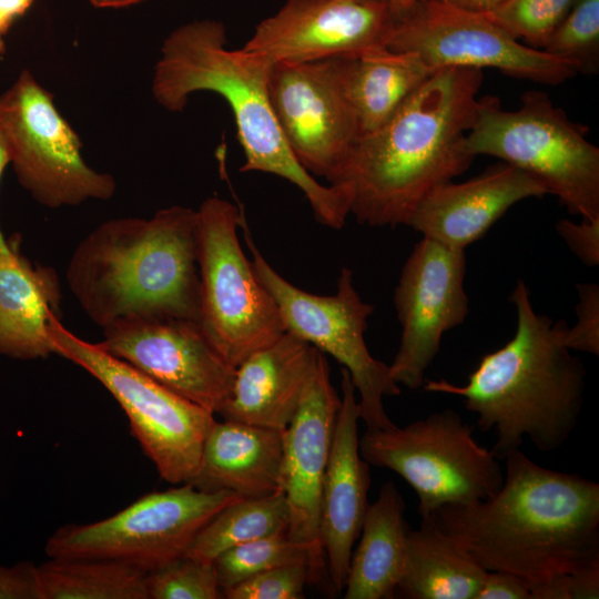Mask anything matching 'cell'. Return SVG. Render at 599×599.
Masks as SVG:
<instances>
[{
  "label": "cell",
  "mask_w": 599,
  "mask_h": 599,
  "mask_svg": "<svg viewBox=\"0 0 599 599\" xmlns=\"http://www.w3.org/2000/svg\"><path fill=\"white\" fill-rule=\"evenodd\" d=\"M498 491L429 517L486 571H507L530 588L599 565V484L536 464L520 449L505 459Z\"/></svg>",
  "instance_id": "1"
},
{
  "label": "cell",
  "mask_w": 599,
  "mask_h": 599,
  "mask_svg": "<svg viewBox=\"0 0 599 599\" xmlns=\"http://www.w3.org/2000/svg\"><path fill=\"white\" fill-rule=\"evenodd\" d=\"M483 70L443 68L379 128L363 134L337 180L351 189V214L370 226L406 225L436 186L464 173Z\"/></svg>",
  "instance_id": "2"
},
{
  "label": "cell",
  "mask_w": 599,
  "mask_h": 599,
  "mask_svg": "<svg viewBox=\"0 0 599 599\" xmlns=\"http://www.w3.org/2000/svg\"><path fill=\"white\" fill-rule=\"evenodd\" d=\"M509 300L517 313L509 342L486 354L465 385L445 379L423 385L426 392L460 397L477 426L494 432L490 450L499 460L524 438L542 453L561 447L577 427L587 375L562 343L567 324L536 313L525 282L517 281Z\"/></svg>",
  "instance_id": "3"
},
{
  "label": "cell",
  "mask_w": 599,
  "mask_h": 599,
  "mask_svg": "<svg viewBox=\"0 0 599 599\" xmlns=\"http://www.w3.org/2000/svg\"><path fill=\"white\" fill-rule=\"evenodd\" d=\"M274 62L246 50L226 48L220 21L183 24L163 41L152 80L155 101L170 112L182 111L199 91L221 95L232 110L245 162L242 172L277 175L297 186L321 224L339 230L351 214V191L322 184L297 161L278 125L268 94Z\"/></svg>",
  "instance_id": "4"
},
{
  "label": "cell",
  "mask_w": 599,
  "mask_h": 599,
  "mask_svg": "<svg viewBox=\"0 0 599 599\" xmlns=\"http://www.w3.org/2000/svg\"><path fill=\"white\" fill-rule=\"evenodd\" d=\"M196 225V210L180 205L103 222L69 260L72 295L102 328L131 317L199 321Z\"/></svg>",
  "instance_id": "5"
},
{
  "label": "cell",
  "mask_w": 599,
  "mask_h": 599,
  "mask_svg": "<svg viewBox=\"0 0 599 599\" xmlns=\"http://www.w3.org/2000/svg\"><path fill=\"white\" fill-rule=\"evenodd\" d=\"M587 128L569 119L542 91H527L516 110H504L497 97L485 95L466 146L495 156L539 180L569 213L599 217V149Z\"/></svg>",
  "instance_id": "6"
},
{
  "label": "cell",
  "mask_w": 599,
  "mask_h": 599,
  "mask_svg": "<svg viewBox=\"0 0 599 599\" xmlns=\"http://www.w3.org/2000/svg\"><path fill=\"white\" fill-rule=\"evenodd\" d=\"M199 323L232 366L286 332L280 308L241 246L242 210L211 196L196 210Z\"/></svg>",
  "instance_id": "7"
},
{
  "label": "cell",
  "mask_w": 599,
  "mask_h": 599,
  "mask_svg": "<svg viewBox=\"0 0 599 599\" xmlns=\"http://www.w3.org/2000/svg\"><path fill=\"white\" fill-rule=\"evenodd\" d=\"M474 430L446 408L404 427L367 429L359 454L370 466L398 474L416 493L426 519L446 505L488 499L501 487L500 460L476 441Z\"/></svg>",
  "instance_id": "8"
},
{
  "label": "cell",
  "mask_w": 599,
  "mask_h": 599,
  "mask_svg": "<svg viewBox=\"0 0 599 599\" xmlns=\"http://www.w3.org/2000/svg\"><path fill=\"white\" fill-rule=\"evenodd\" d=\"M54 354L78 365L99 380L122 407L132 435L172 485L195 476L214 414L177 395L128 363L89 343L52 318Z\"/></svg>",
  "instance_id": "9"
},
{
  "label": "cell",
  "mask_w": 599,
  "mask_h": 599,
  "mask_svg": "<svg viewBox=\"0 0 599 599\" xmlns=\"http://www.w3.org/2000/svg\"><path fill=\"white\" fill-rule=\"evenodd\" d=\"M242 229L253 267L274 297L286 331L331 355L349 373L359 396L361 419L367 429L394 426L383 399L399 395L400 386L392 378L389 366L373 357L367 348L365 331L374 307L359 296L353 272L342 268L335 294H312L285 280L270 265L255 246L245 219Z\"/></svg>",
  "instance_id": "10"
},
{
  "label": "cell",
  "mask_w": 599,
  "mask_h": 599,
  "mask_svg": "<svg viewBox=\"0 0 599 599\" xmlns=\"http://www.w3.org/2000/svg\"><path fill=\"white\" fill-rule=\"evenodd\" d=\"M238 499L191 484L151 491L105 519L60 527L44 551L49 558L113 559L151 572L186 555L203 526Z\"/></svg>",
  "instance_id": "11"
},
{
  "label": "cell",
  "mask_w": 599,
  "mask_h": 599,
  "mask_svg": "<svg viewBox=\"0 0 599 599\" xmlns=\"http://www.w3.org/2000/svg\"><path fill=\"white\" fill-rule=\"evenodd\" d=\"M0 128L19 184L41 205L57 209L113 196V176L87 164L79 135L28 70L0 95Z\"/></svg>",
  "instance_id": "12"
},
{
  "label": "cell",
  "mask_w": 599,
  "mask_h": 599,
  "mask_svg": "<svg viewBox=\"0 0 599 599\" xmlns=\"http://www.w3.org/2000/svg\"><path fill=\"white\" fill-rule=\"evenodd\" d=\"M388 49L416 53L430 69H497L506 75L559 85L576 68L520 42L481 13L441 0H420L394 20Z\"/></svg>",
  "instance_id": "13"
},
{
  "label": "cell",
  "mask_w": 599,
  "mask_h": 599,
  "mask_svg": "<svg viewBox=\"0 0 599 599\" xmlns=\"http://www.w3.org/2000/svg\"><path fill=\"white\" fill-rule=\"evenodd\" d=\"M268 94L278 125L297 161L313 176L334 183L361 136L346 98L341 57L275 62Z\"/></svg>",
  "instance_id": "14"
},
{
  "label": "cell",
  "mask_w": 599,
  "mask_h": 599,
  "mask_svg": "<svg viewBox=\"0 0 599 599\" xmlns=\"http://www.w3.org/2000/svg\"><path fill=\"white\" fill-rule=\"evenodd\" d=\"M465 251L423 237L407 257L394 293L402 336L389 366L392 378L409 389L423 387L443 335L469 311Z\"/></svg>",
  "instance_id": "15"
},
{
  "label": "cell",
  "mask_w": 599,
  "mask_h": 599,
  "mask_svg": "<svg viewBox=\"0 0 599 599\" xmlns=\"http://www.w3.org/2000/svg\"><path fill=\"white\" fill-rule=\"evenodd\" d=\"M102 329L99 347L214 415L230 397L236 367L219 353L199 321L131 317Z\"/></svg>",
  "instance_id": "16"
},
{
  "label": "cell",
  "mask_w": 599,
  "mask_h": 599,
  "mask_svg": "<svg viewBox=\"0 0 599 599\" xmlns=\"http://www.w3.org/2000/svg\"><path fill=\"white\" fill-rule=\"evenodd\" d=\"M394 18L386 1L287 0L243 48L272 62H308L387 48Z\"/></svg>",
  "instance_id": "17"
},
{
  "label": "cell",
  "mask_w": 599,
  "mask_h": 599,
  "mask_svg": "<svg viewBox=\"0 0 599 599\" xmlns=\"http://www.w3.org/2000/svg\"><path fill=\"white\" fill-rule=\"evenodd\" d=\"M341 402L325 354L317 349L296 413L283 430L281 490L288 508L287 536L324 560L321 495Z\"/></svg>",
  "instance_id": "18"
},
{
  "label": "cell",
  "mask_w": 599,
  "mask_h": 599,
  "mask_svg": "<svg viewBox=\"0 0 599 599\" xmlns=\"http://www.w3.org/2000/svg\"><path fill=\"white\" fill-rule=\"evenodd\" d=\"M342 402L323 480L319 540L332 589L343 592L354 545L368 508L369 464L359 454L361 409L349 373L341 370Z\"/></svg>",
  "instance_id": "19"
},
{
  "label": "cell",
  "mask_w": 599,
  "mask_h": 599,
  "mask_svg": "<svg viewBox=\"0 0 599 599\" xmlns=\"http://www.w3.org/2000/svg\"><path fill=\"white\" fill-rule=\"evenodd\" d=\"M548 194L545 185L505 162L461 183H443L417 205L406 225L449 248H465L514 204Z\"/></svg>",
  "instance_id": "20"
},
{
  "label": "cell",
  "mask_w": 599,
  "mask_h": 599,
  "mask_svg": "<svg viewBox=\"0 0 599 599\" xmlns=\"http://www.w3.org/2000/svg\"><path fill=\"white\" fill-rule=\"evenodd\" d=\"M316 348L285 332L235 368L232 392L219 415L284 430L298 407Z\"/></svg>",
  "instance_id": "21"
},
{
  "label": "cell",
  "mask_w": 599,
  "mask_h": 599,
  "mask_svg": "<svg viewBox=\"0 0 599 599\" xmlns=\"http://www.w3.org/2000/svg\"><path fill=\"white\" fill-rule=\"evenodd\" d=\"M283 430L225 420L209 430L194 478L196 489L256 498L281 490Z\"/></svg>",
  "instance_id": "22"
},
{
  "label": "cell",
  "mask_w": 599,
  "mask_h": 599,
  "mask_svg": "<svg viewBox=\"0 0 599 599\" xmlns=\"http://www.w3.org/2000/svg\"><path fill=\"white\" fill-rule=\"evenodd\" d=\"M60 301L51 267L33 264L18 248L0 256V355L30 361L54 354L49 328Z\"/></svg>",
  "instance_id": "23"
},
{
  "label": "cell",
  "mask_w": 599,
  "mask_h": 599,
  "mask_svg": "<svg viewBox=\"0 0 599 599\" xmlns=\"http://www.w3.org/2000/svg\"><path fill=\"white\" fill-rule=\"evenodd\" d=\"M406 504L393 481L368 505L359 541L352 552L345 599H392L403 570L409 525Z\"/></svg>",
  "instance_id": "24"
},
{
  "label": "cell",
  "mask_w": 599,
  "mask_h": 599,
  "mask_svg": "<svg viewBox=\"0 0 599 599\" xmlns=\"http://www.w3.org/2000/svg\"><path fill=\"white\" fill-rule=\"evenodd\" d=\"M435 71L416 53L388 48L341 57L344 91L361 135L383 125Z\"/></svg>",
  "instance_id": "25"
},
{
  "label": "cell",
  "mask_w": 599,
  "mask_h": 599,
  "mask_svg": "<svg viewBox=\"0 0 599 599\" xmlns=\"http://www.w3.org/2000/svg\"><path fill=\"white\" fill-rule=\"evenodd\" d=\"M486 570L430 518L406 537L396 595L408 599H475Z\"/></svg>",
  "instance_id": "26"
},
{
  "label": "cell",
  "mask_w": 599,
  "mask_h": 599,
  "mask_svg": "<svg viewBox=\"0 0 599 599\" xmlns=\"http://www.w3.org/2000/svg\"><path fill=\"white\" fill-rule=\"evenodd\" d=\"M35 570L41 599H148V572L119 560L50 558Z\"/></svg>",
  "instance_id": "27"
},
{
  "label": "cell",
  "mask_w": 599,
  "mask_h": 599,
  "mask_svg": "<svg viewBox=\"0 0 599 599\" xmlns=\"http://www.w3.org/2000/svg\"><path fill=\"white\" fill-rule=\"evenodd\" d=\"M288 508L282 491L238 499L220 510L197 532L186 555L213 561L241 544L287 530Z\"/></svg>",
  "instance_id": "28"
},
{
  "label": "cell",
  "mask_w": 599,
  "mask_h": 599,
  "mask_svg": "<svg viewBox=\"0 0 599 599\" xmlns=\"http://www.w3.org/2000/svg\"><path fill=\"white\" fill-rule=\"evenodd\" d=\"M221 590L262 571L294 564H307L311 583L326 571V564L305 544L291 539L286 531L257 538L232 547L214 560Z\"/></svg>",
  "instance_id": "29"
},
{
  "label": "cell",
  "mask_w": 599,
  "mask_h": 599,
  "mask_svg": "<svg viewBox=\"0 0 599 599\" xmlns=\"http://www.w3.org/2000/svg\"><path fill=\"white\" fill-rule=\"evenodd\" d=\"M542 51L570 62L577 73L596 74L599 70V0H578Z\"/></svg>",
  "instance_id": "30"
},
{
  "label": "cell",
  "mask_w": 599,
  "mask_h": 599,
  "mask_svg": "<svg viewBox=\"0 0 599 599\" xmlns=\"http://www.w3.org/2000/svg\"><path fill=\"white\" fill-rule=\"evenodd\" d=\"M578 0H505L481 13L526 45L542 50Z\"/></svg>",
  "instance_id": "31"
},
{
  "label": "cell",
  "mask_w": 599,
  "mask_h": 599,
  "mask_svg": "<svg viewBox=\"0 0 599 599\" xmlns=\"http://www.w3.org/2000/svg\"><path fill=\"white\" fill-rule=\"evenodd\" d=\"M148 599L223 598L213 561L184 555L146 573Z\"/></svg>",
  "instance_id": "32"
},
{
  "label": "cell",
  "mask_w": 599,
  "mask_h": 599,
  "mask_svg": "<svg viewBox=\"0 0 599 599\" xmlns=\"http://www.w3.org/2000/svg\"><path fill=\"white\" fill-rule=\"evenodd\" d=\"M311 582L307 564L276 567L256 573L222 591L226 599H301Z\"/></svg>",
  "instance_id": "33"
},
{
  "label": "cell",
  "mask_w": 599,
  "mask_h": 599,
  "mask_svg": "<svg viewBox=\"0 0 599 599\" xmlns=\"http://www.w3.org/2000/svg\"><path fill=\"white\" fill-rule=\"evenodd\" d=\"M578 303L577 321L566 328L562 343L570 351L599 355V286L595 282L576 285Z\"/></svg>",
  "instance_id": "34"
},
{
  "label": "cell",
  "mask_w": 599,
  "mask_h": 599,
  "mask_svg": "<svg viewBox=\"0 0 599 599\" xmlns=\"http://www.w3.org/2000/svg\"><path fill=\"white\" fill-rule=\"evenodd\" d=\"M532 599L599 598V565L572 573H564L530 588Z\"/></svg>",
  "instance_id": "35"
},
{
  "label": "cell",
  "mask_w": 599,
  "mask_h": 599,
  "mask_svg": "<svg viewBox=\"0 0 599 599\" xmlns=\"http://www.w3.org/2000/svg\"><path fill=\"white\" fill-rule=\"evenodd\" d=\"M555 229L585 266L599 265V217L582 219L579 223L562 219Z\"/></svg>",
  "instance_id": "36"
},
{
  "label": "cell",
  "mask_w": 599,
  "mask_h": 599,
  "mask_svg": "<svg viewBox=\"0 0 599 599\" xmlns=\"http://www.w3.org/2000/svg\"><path fill=\"white\" fill-rule=\"evenodd\" d=\"M33 562L0 565V599H41Z\"/></svg>",
  "instance_id": "37"
},
{
  "label": "cell",
  "mask_w": 599,
  "mask_h": 599,
  "mask_svg": "<svg viewBox=\"0 0 599 599\" xmlns=\"http://www.w3.org/2000/svg\"><path fill=\"white\" fill-rule=\"evenodd\" d=\"M475 599H532L530 585L507 571H487Z\"/></svg>",
  "instance_id": "38"
},
{
  "label": "cell",
  "mask_w": 599,
  "mask_h": 599,
  "mask_svg": "<svg viewBox=\"0 0 599 599\" xmlns=\"http://www.w3.org/2000/svg\"><path fill=\"white\" fill-rule=\"evenodd\" d=\"M35 0H0V57L6 51L4 38L12 24Z\"/></svg>",
  "instance_id": "39"
},
{
  "label": "cell",
  "mask_w": 599,
  "mask_h": 599,
  "mask_svg": "<svg viewBox=\"0 0 599 599\" xmlns=\"http://www.w3.org/2000/svg\"><path fill=\"white\" fill-rule=\"evenodd\" d=\"M10 163V151L8 141L6 139V135L3 131L0 128V177L6 169V166ZM16 245L8 243L0 230V256H8L11 255L16 251Z\"/></svg>",
  "instance_id": "40"
},
{
  "label": "cell",
  "mask_w": 599,
  "mask_h": 599,
  "mask_svg": "<svg viewBox=\"0 0 599 599\" xmlns=\"http://www.w3.org/2000/svg\"><path fill=\"white\" fill-rule=\"evenodd\" d=\"M457 8L477 12L485 13L491 11L505 0H441Z\"/></svg>",
  "instance_id": "41"
},
{
  "label": "cell",
  "mask_w": 599,
  "mask_h": 599,
  "mask_svg": "<svg viewBox=\"0 0 599 599\" xmlns=\"http://www.w3.org/2000/svg\"><path fill=\"white\" fill-rule=\"evenodd\" d=\"M418 1L420 0H386L394 20L409 10Z\"/></svg>",
  "instance_id": "42"
},
{
  "label": "cell",
  "mask_w": 599,
  "mask_h": 599,
  "mask_svg": "<svg viewBox=\"0 0 599 599\" xmlns=\"http://www.w3.org/2000/svg\"><path fill=\"white\" fill-rule=\"evenodd\" d=\"M144 0H90L91 4L95 8L106 9H118L129 7L135 3H140Z\"/></svg>",
  "instance_id": "43"
},
{
  "label": "cell",
  "mask_w": 599,
  "mask_h": 599,
  "mask_svg": "<svg viewBox=\"0 0 599 599\" xmlns=\"http://www.w3.org/2000/svg\"><path fill=\"white\" fill-rule=\"evenodd\" d=\"M353 1H361V2H365V1H386V0H353Z\"/></svg>",
  "instance_id": "44"
}]
</instances>
